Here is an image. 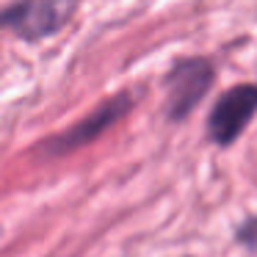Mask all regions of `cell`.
I'll use <instances>...</instances> for the list:
<instances>
[{
    "mask_svg": "<svg viewBox=\"0 0 257 257\" xmlns=\"http://www.w3.org/2000/svg\"><path fill=\"white\" fill-rule=\"evenodd\" d=\"M213 78H216V69L207 58H180L166 75V116L172 122H183L185 116H191V111L210 91Z\"/></svg>",
    "mask_w": 257,
    "mask_h": 257,
    "instance_id": "2",
    "label": "cell"
},
{
    "mask_svg": "<svg viewBox=\"0 0 257 257\" xmlns=\"http://www.w3.org/2000/svg\"><path fill=\"white\" fill-rule=\"evenodd\" d=\"M235 238H238V243H243L246 249L257 251V216L246 218V221L238 227V232H235Z\"/></svg>",
    "mask_w": 257,
    "mask_h": 257,
    "instance_id": "5",
    "label": "cell"
},
{
    "mask_svg": "<svg viewBox=\"0 0 257 257\" xmlns=\"http://www.w3.org/2000/svg\"><path fill=\"white\" fill-rule=\"evenodd\" d=\"M254 113H257V86L254 83L232 86L213 105L210 116H207V136L218 147L235 144L238 136L249 127Z\"/></svg>",
    "mask_w": 257,
    "mask_h": 257,
    "instance_id": "4",
    "label": "cell"
},
{
    "mask_svg": "<svg viewBox=\"0 0 257 257\" xmlns=\"http://www.w3.org/2000/svg\"><path fill=\"white\" fill-rule=\"evenodd\" d=\"M75 12L78 0H14L9 9L0 12V31L36 42L67 28Z\"/></svg>",
    "mask_w": 257,
    "mask_h": 257,
    "instance_id": "1",
    "label": "cell"
},
{
    "mask_svg": "<svg viewBox=\"0 0 257 257\" xmlns=\"http://www.w3.org/2000/svg\"><path fill=\"white\" fill-rule=\"evenodd\" d=\"M133 102L136 100H133L130 91H122V94L111 97V100H105L102 105H97L91 113H86V119H80L78 124H72L69 130L47 139L45 144L39 147V152L45 158H61V155H67V152H75V150H80V147L91 144V141L100 139L105 130H111L113 124L133 108Z\"/></svg>",
    "mask_w": 257,
    "mask_h": 257,
    "instance_id": "3",
    "label": "cell"
}]
</instances>
